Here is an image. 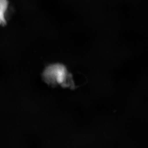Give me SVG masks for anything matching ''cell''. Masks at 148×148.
Wrapping results in <instances>:
<instances>
[{"label":"cell","instance_id":"cell-1","mask_svg":"<svg viewBox=\"0 0 148 148\" xmlns=\"http://www.w3.org/2000/svg\"><path fill=\"white\" fill-rule=\"evenodd\" d=\"M42 77L43 80L52 87L75 88L73 76L63 64H53L46 66Z\"/></svg>","mask_w":148,"mask_h":148},{"label":"cell","instance_id":"cell-2","mask_svg":"<svg viewBox=\"0 0 148 148\" xmlns=\"http://www.w3.org/2000/svg\"><path fill=\"white\" fill-rule=\"evenodd\" d=\"M8 0H0V25L3 27L7 24L5 14L8 8Z\"/></svg>","mask_w":148,"mask_h":148}]
</instances>
